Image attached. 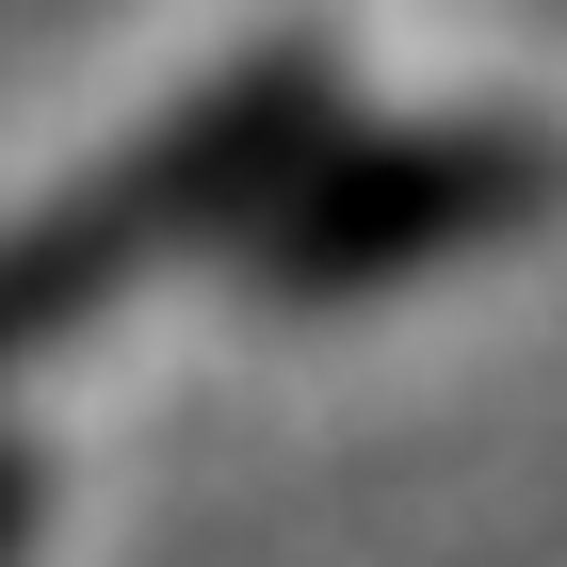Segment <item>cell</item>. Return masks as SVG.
<instances>
[{"mask_svg":"<svg viewBox=\"0 0 567 567\" xmlns=\"http://www.w3.org/2000/svg\"><path fill=\"white\" fill-rule=\"evenodd\" d=\"M341 49L324 33H276L244 65H212L195 97H163L114 163H82L65 195L0 212V373H33L49 341H82L97 308H131L163 260H212L276 212V178L341 131Z\"/></svg>","mask_w":567,"mask_h":567,"instance_id":"6da1fadb","label":"cell"},{"mask_svg":"<svg viewBox=\"0 0 567 567\" xmlns=\"http://www.w3.org/2000/svg\"><path fill=\"white\" fill-rule=\"evenodd\" d=\"M567 195V131L519 97H437V114H341L244 227V292L276 308H373L405 276L471 260Z\"/></svg>","mask_w":567,"mask_h":567,"instance_id":"7a4b0ae2","label":"cell"},{"mask_svg":"<svg viewBox=\"0 0 567 567\" xmlns=\"http://www.w3.org/2000/svg\"><path fill=\"white\" fill-rule=\"evenodd\" d=\"M33 519H49V471L33 437H0V567H33Z\"/></svg>","mask_w":567,"mask_h":567,"instance_id":"3957f363","label":"cell"}]
</instances>
